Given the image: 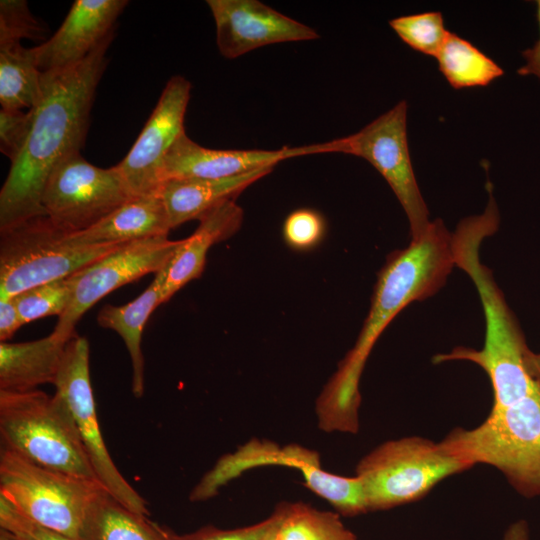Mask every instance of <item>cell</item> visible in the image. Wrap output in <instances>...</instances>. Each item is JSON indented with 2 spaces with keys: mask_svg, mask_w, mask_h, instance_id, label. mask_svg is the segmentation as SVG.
Returning a JSON list of instances; mask_svg holds the SVG:
<instances>
[{
  "mask_svg": "<svg viewBox=\"0 0 540 540\" xmlns=\"http://www.w3.org/2000/svg\"><path fill=\"white\" fill-rule=\"evenodd\" d=\"M454 265L453 235L441 219L431 221L406 248L389 255L378 274L371 307L355 345L317 398L320 429L358 431L360 377L377 339L406 306L438 292Z\"/></svg>",
  "mask_w": 540,
  "mask_h": 540,
  "instance_id": "cell-1",
  "label": "cell"
},
{
  "mask_svg": "<svg viewBox=\"0 0 540 540\" xmlns=\"http://www.w3.org/2000/svg\"><path fill=\"white\" fill-rule=\"evenodd\" d=\"M114 34L81 62L42 72L41 95L33 107L27 143L11 163L0 191V230L26 219L46 215L42 194L53 169L69 155L80 152L89 127L96 88L108 59Z\"/></svg>",
  "mask_w": 540,
  "mask_h": 540,
  "instance_id": "cell-2",
  "label": "cell"
},
{
  "mask_svg": "<svg viewBox=\"0 0 540 540\" xmlns=\"http://www.w3.org/2000/svg\"><path fill=\"white\" fill-rule=\"evenodd\" d=\"M441 443L472 466L495 467L522 496H539L540 387L510 405L492 407L480 425L456 428Z\"/></svg>",
  "mask_w": 540,
  "mask_h": 540,
  "instance_id": "cell-3",
  "label": "cell"
},
{
  "mask_svg": "<svg viewBox=\"0 0 540 540\" xmlns=\"http://www.w3.org/2000/svg\"><path fill=\"white\" fill-rule=\"evenodd\" d=\"M0 437L2 448L36 464L99 483L72 414L56 394L0 390Z\"/></svg>",
  "mask_w": 540,
  "mask_h": 540,
  "instance_id": "cell-4",
  "label": "cell"
},
{
  "mask_svg": "<svg viewBox=\"0 0 540 540\" xmlns=\"http://www.w3.org/2000/svg\"><path fill=\"white\" fill-rule=\"evenodd\" d=\"M471 467L441 442L411 436L374 448L359 461L356 476L370 512L420 500L445 478Z\"/></svg>",
  "mask_w": 540,
  "mask_h": 540,
  "instance_id": "cell-5",
  "label": "cell"
},
{
  "mask_svg": "<svg viewBox=\"0 0 540 540\" xmlns=\"http://www.w3.org/2000/svg\"><path fill=\"white\" fill-rule=\"evenodd\" d=\"M121 244L78 243L46 215L0 230V300L69 277Z\"/></svg>",
  "mask_w": 540,
  "mask_h": 540,
  "instance_id": "cell-6",
  "label": "cell"
},
{
  "mask_svg": "<svg viewBox=\"0 0 540 540\" xmlns=\"http://www.w3.org/2000/svg\"><path fill=\"white\" fill-rule=\"evenodd\" d=\"M100 487L1 447L0 496L42 526L79 540L86 509Z\"/></svg>",
  "mask_w": 540,
  "mask_h": 540,
  "instance_id": "cell-7",
  "label": "cell"
},
{
  "mask_svg": "<svg viewBox=\"0 0 540 540\" xmlns=\"http://www.w3.org/2000/svg\"><path fill=\"white\" fill-rule=\"evenodd\" d=\"M266 465L297 469L305 485L344 516L368 512L362 484L357 476L345 477L325 471L321 467L319 454L314 450L296 444L280 447L258 439L250 440L235 452L220 457L193 488L189 499L207 500L244 471Z\"/></svg>",
  "mask_w": 540,
  "mask_h": 540,
  "instance_id": "cell-8",
  "label": "cell"
},
{
  "mask_svg": "<svg viewBox=\"0 0 540 540\" xmlns=\"http://www.w3.org/2000/svg\"><path fill=\"white\" fill-rule=\"evenodd\" d=\"M405 100L377 117L360 131L327 142L328 153L350 154L369 162L396 195L410 225L411 239L429 226V212L412 167Z\"/></svg>",
  "mask_w": 540,
  "mask_h": 540,
  "instance_id": "cell-9",
  "label": "cell"
},
{
  "mask_svg": "<svg viewBox=\"0 0 540 540\" xmlns=\"http://www.w3.org/2000/svg\"><path fill=\"white\" fill-rule=\"evenodd\" d=\"M131 198L116 165L100 168L75 152L53 169L41 202L55 226L76 234L94 226Z\"/></svg>",
  "mask_w": 540,
  "mask_h": 540,
  "instance_id": "cell-10",
  "label": "cell"
},
{
  "mask_svg": "<svg viewBox=\"0 0 540 540\" xmlns=\"http://www.w3.org/2000/svg\"><path fill=\"white\" fill-rule=\"evenodd\" d=\"M89 342L74 335L67 343L54 386L67 405L101 486L129 509L149 515L147 502L122 476L104 442L90 381Z\"/></svg>",
  "mask_w": 540,
  "mask_h": 540,
  "instance_id": "cell-11",
  "label": "cell"
},
{
  "mask_svg": "<svg viewBox=\"0 0 540 540\" xmlns=\"http://www.w3.org/2000/svg\"><path fill=\"white\" fill-rule=\"evenodd\" d=\"M180 240L167 236L145 238L123 243L80 268L68 277L72 288L71 302L58 318L52 334L69 341L81 316L95 303L117 288L149 273H158L171 259Z\"/></svg>",
  "mask_w": 540,
  "mask_h": 540,
  "instance_id": "cell-12",
  "label": "cell"
},
{
  "mask_svg": "<svg viewBox=\"0 0 540 540\" xmlns=\"http://www.w3.org/2000/svg\"><path fill=\"white\" fill-rule=\"evenodd\" d=\"M191 84L183 76H173L135 143L116 164L132 197L158 196L164 183L165 158L184 130V117Z\"/></svg>",
  "mask_w": 540,
  "mask_h": 540,
  "instance_id": "cell-13",
  "label": "cell"
},
{
  "mask_svg": "<svg viewBox=\"0 0 540 540\" xmlns=\"http://www.w3.org/2000/svg\"><path fill=\"white\" fill-rule=\"evenodd\" d=\"M220 54L238 58L255 49L319 38L311 27L257 0H207Z\"/></svg>",
  "mask_w": 540,
  "mask_h": 540,
  "instance_id": "cell-14",
  "label": "cell"
},
{
  "mask_svg": "<svg viewBox=\"0 0 540 540\" xmlns=\"http://www.w3.org/2000/svg\"><path fill=\"white\" fill-rule=\"evenodd\" d=\"M325 153L324 143L278 150L210 149L184 132L168 152L163 166L164 182L176 178L220 179L264 168H274L292 157Z\"/></svg>",
  "mask_w": 540,
  "mask_h": 540,
  "instance_id": "cell-15",
  "label": "cell"
},
{
  "mask_svg": "<svg viewBox=\"0 0 540 540\" xmlns=\"http://www.w3.org/2000/svg\"><path fill=\"white\" fill-rule=\"evenodd\" d=\"M127 4L126 0H76L53 36L34 47L39 69L59 70L84 60L114 34Z\"/></svg>",
  "mask_w": 540,
  "mask_h": 540,
  "instance_id": "cell-16",
  "label": "cell"
},
{
  "mask_svg": "<svg viewBox=\"0 0 540 540\" xmlns=\"http://www.w3.org/2000/svg\"><path fill=\"white\" fill-rule=\"evenodd\" d=\"M243 216L242 208L235 200H230L198 219L200 222L197 229L189 237L180 240L171 259L162 269V304L187 283L202 275L209 249L234 235L241 227Z\"/></svg>",
  "mask_w": 540,
  "mask_h": 540,
  "instance_id": "cell-17",
  "label": "cell"
},
{
  "mask_svg": "<svg viewBox=\"0 0 540 540\" xmlns=\"http://www.w3.org/2000/svg\"><path fill=\"white\" fill-rule=\"evenodd\" d=\"M273 168L220 178H176L166 180L159 192L171 229L199 219L215 207L235 200L247 187L269 174Z\"/></svg>",
  "mask_w": 540,
  "mask_h": 540,
  "instance_id": "cell-18",
  "label": "cell"
},
{
  "mask_svg": "<svg viewBox=\"0 0 540 540\" xmlns=\"http://www.w3.org/2000/svg\"><path fill=\"white\" fill-rule=\"evenodd\" d=\"M67 343L52 333L28 342H1L0 390L22 392L54 384Z\"/></svg>",
  "mask_w": 540,
  "mask_h": 540,
  "instance_id": "cell-19",
  "label": "cell"
},
{
  "mask_svg": "<svg viewBox=\"0 0 540 540\" xmlns=\"http://www.w3.org/2000/svg\"><path fill=\"white\" fill-rule=\"evenodd\" d=\"M170 230L161 198L143 196L131 198L94 226L71 237L81 244H121L167 236Z\"/></svg>",
  "mask_w": 540,
  "mask_h": 540,
  "instance_id": "cell-20",
  "label": "cell"
},
{
  "mask_svg": "<svg viewBox=\"0 0 540 540\" xmlns=\"http://www.w3.org/2000/svg\"><path fill=\"white\" fill-rule=\"evenodd\" d=\"M176 535L100 487L86 509L79 540H175Z\"/></svg>",
  "mask_w": 540,
  "mask_h": 540,
  "instance_id": "cell-21",
  "label": "cell"
},
{
  "mask_svg": "<svg viewBox=\"0 0 540 540\" xmlns=\"http://www.w3.org/2000/svg\"><path fill=\"white\" fill-rule=\"evenodd\" d=\"M162 269L156 273L150 286L136 299L122 306L105 305L97 316L98 324L117 332L126 345L132 365L131 390L136 398H141L144 393L142 332L151 313L162 304L161 290L164 277Z\"/></svg>",
  "mask_w": 540,
  "mask_h": 540,
  "instance_id": "cell-22",
  "label": "cell"
},
{
  "mask_svg": "<svg viewBox=\"0 0 540 540\" xmlns=\"http://www.w3.org/2000/svg\"><path fill=\"white\" fill-rule=\"evenodd\" d=\"M42 71L33 48L16 44L0 48V104L6 110L35 107L41 95Z\"/></svg>",
  "mask_w": 540,
  "mask_h": 540,
  "instance_id": "cell-23",
  "label": "cell"
},
{
  "mask_svg": "<svg viewBox=\"0 0 540 540\" xmlns=\"http://www.w3.org/2000/svg\"><path fill=\"white\" fill-rule=\"evenodd\" d=\"M277 540H357L335 512L283 502L272 513Z\"/></svg>",
  "mask_w": 540,
  "mask_h": 540,
  "instance_id": "cell-24",
  "label": "cell"
},
{
  "mask_svg": "<svg viewBox=\"0 0 540 540\" xmlns=\"http://www.w3.org/2000/svg\"><path fill=\"white\" fill-rule=\"evenodd\" d=\"M440 72L455 89L487 86L503 69L472 43L449 32L436 57Z\"/></svg>",
  "mask_w": 540,
  "mask_h": 540,
  "instance_id": "cell-25",
  "label": "cell"
},
{
  "mask_svg": "<svg viewBox=\"0 0 540 540\" xmlns=\"http://www.w3.org/2000/svg\"><path fill=\"white\" fill-rule=\"evenodd\" d=\"M72 298L68 277L29 288L12 300L23 324L52 315L59 317L66 311Z\"/></svg>",
  "mask_w": 540,
  "mask_h": 540,
  "instance_id": "cell-26",
  "label": "cell"
},
{
  "mask_svg": "<svg viewBox=\"0 0 540 540\" xmlns=\"http://www.w3.org/2000/svg\"><path fill=\"white\" fill-rule=\"evenodd\" d=\"M390 27L415 51L436 57L449 31L440 12H425L394 18Z\"/></svg>",
  "mask_w": 540,
  "mask_h": 540,
  "instance_id": "cell-27",
  "label": "cell"
},
{
  "mask_svg": "<svg viewBox=\"0 0 540 540\" xmlns=\"http://www.w3.org/2000/svg\"><path fill=\"white\" fill-rule=\"evenodd\" d=\"M45 31L46 28L30 12L26 1H0V48L21 44L22 39H43Z\"/></svg>",
  "mask_w": 540,
  "mask_h": 540,
  "instance_id": "cell-28",
  "label": "cell"
},
{
  "mask_svg": "<svg viewBox=\"0 0 540 540\" xmlns=\"http://www.w3.org/2000/svg\"><path fill=\"white\" fill-rule=\"evenodd\" d=\"M327 230L324 216L312 208H299L287 215L282 236L288 247L295 251H309L324 239Z\"/></svg>",
  "mask_w": 540,
  "mask_h": 540,
  "instance_id": "cell-29",
  "label": "cell"
},
{
  "mask_svg": "<svg viewBox=\"0 0 540 540\" xmlns=\"http://www.w3.org/2000/svg\"><path fill=\"white\" fill-rule=\"evenodd\" d=\"M32 110L0 109V150L15 162L22 153L32 128Z\"/></svg>",
  "mask_w": 540,
  "mask_h": 540,
  "instance_id": "cell-30",
  "label": "cell"
},
{
  "mask_svg": "<svg viewBox=\"0 0 540 540\" xmlns=\"http://www.w3.org/2000/svg\"><path fill=\"white\" fill-rule=\"evenodd\" d=\"M0 528L16 540H78L30 520L3 496H0Z\"/></svg>",
  "mask_w": 540,
  "mask_h": 540,
  "instance_id": "cell-31",
  "label": "cell"
},
{
  "mask_svg": "<svg viewBox=\"0 0 540 540\" xmlns=\"http://www.w3.org/2000/svg\"><path fill=\"white\" fill-rule=\"evenodd\" d=\"M271 524L270 516L256 524L234 529L205 526L185 535H176L175 540H262Z\"/></svg>",
  "mask_w": 540,
  "mask_h": 540,
  "instance_id": "cell-32",
  "label": "cell"
},
{
  "mask_svg": "<svg viewBox=\"0 0 540 540\" xmlns=\"http://www.w3.org/2000/svg\"><path fill=\"white\" fill-rule=\"evenodd\" d=\"M23 325L12 298L0 300L1 342H7V340L11 339L16 331Z\"/></svg>",
  "mask_w": 540,
  "mask_h": 540,
  "instance_id": "cell-33",
  "label": "cell"
},
{
  "mask_svg": "<svg viewBox=\"0 0 540 540\" xmlns=\"http://www.w3.org/2000/svg\"><path fill=\"white\" fill-rule=\"evenodd\" d=\"M537 20L539 24V39L529 49L522 52L525 59V64L518 69V74L521 76L534 75L540 78V0L536 2Z\"/></svg>",
  "mask_w": 540,
  "mask_h": 540,
  "instance_id": "cell-34",
  "label": "cell"
},
{
  "mask_svg": "<svg viewBox=\"0 0 540 540\" xmlns=\"http://www.w3.org/2000/svg\"><path fill=\"white\" fill-rule=\"evenodd\" d=\"M503 540H530L528 523L525 520L512 523L505 531Z\"/></svg>",
  "mask_w": 540,
  "mask_h": 540,
  "instance_id": "cell-35",
  "label": "cell"
},
{
  "mask_svg": "<svg viewBox=\"0 0 540 540\" xmlns=\"http://www.w3.org/2000/svg\"><path fill=\"white\" fill-rule=\"evenodd\" d=\"M527 366L530 375L537 381L540 382V353H529L527 359Z\"/></svg>",
  "mask_w": 540,
  "mask_h": 540,
  "instance_id": "cell-36",
  "label": "cell"
},
{
  "mask_svg": "<svg viewBox=\"0 0 540 540\" xmlns=\"http://www.w3.org/2000/svg\"><path fill=\"white\" fill-rule=\"evenodd\" d=\"M271 517H272V524L262 540H277L275 529H274V517L272 515Z\"/></svg>",
  "mask_w": 540,
  "mask_h": 540,
  "instance_id": "cell-37",
  "label": "cell"
},
{
  "mask_svg": "<svg viewBox=\"0 0 540 540\" xmlns=\"http://www.w3.org/2000/svg\"><path fill=\"white\" fill-rule=\"evenodd\" d=\"M0 540H16L9 532L0 528Z\"/></svg>",
  "mask_w": 540,
  "mask_h": 540,
  "instance_id": "cell-38",
  "label": "cell"
}]
</instances>
